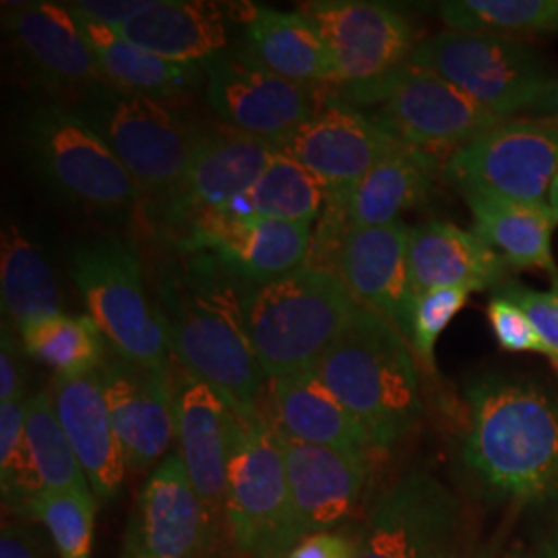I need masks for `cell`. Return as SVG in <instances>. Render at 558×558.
<instances>
[{"instance_id": "f1b7e54d", "label": "cell", "mask_w": 558, "mask_h": 558, "mask_svg": "<svg viewBox=\"0 0 558 558\" xmlns=\"http://www.w3.org/2000/svg\"><path fill=\"white\" fill-rule=\"evenodd\" d=\"M66 488H92L60 424L52 391L27 399L20 472L2 493L7 509L21 515L34 497Z\"/></svg>"}, {"instance_id": "44dd1931", "label": "cell", "mask_w": 558, "mask_h": 558, "mask_svg": "<svg viewBox=\"0 0 558 558\" xmlns=\"http://www.w3.org/2000/svg\"><path fill=\"white\" fill-rule=\"evenodd\" d=\"M410 228L401 221L350 228L339 251L338 278L359 300L391 320L410 341L416 292L408 259Z\"/></svg>"}, {"instance_id": "7a4b0ae2", "label": "cell", "mask_w": 558, "mask_h": 558, "mask_svg": "<svg viewBox=\"0 0 558 558\" xmlns=\"http://www.w3.org/2000/svg\"><path fill=\"white\" fill-rule=\"evenodd\" d=\"M410 341L380 313L360 304L315 373L359 420L375 449L403 439L422 414L418 368Z\"/></svg>"}, {"instance_id": "8fae6325", "label": "cell", "mask_w": 558, "mask_h": 558, "mask_svg": "<svg viewBox=\"0 0 558 558\" xmlns=\"http://www.w3.org/2000/svg\"><path fill=\"white\" fill-rule=\"evenodd\" d=\"M459 191L544 205L558 174V119L502 120L442 168Z\"/></svg>"}, {"instance_id": "4dcf8cb0", "label": "cell", "mask_w": 558, "mask_h": 558, "mask_svg": "<svg viewBox=\"0 0 558 558\" xmlns=\"http://www.w3.org/2000/svg\"><path fill=\"white\" fill-rule=\"evenodd\" d=\"M73 15L96 52L104 80L120 92L161 101L174 100L199 83L201 64L161 59L122 38L114 27L87 20L77 11Z\"/></svg>"}, {"instance_id": "681fc988", "label": "cell", "mask_w": 558, "mask_h": 558, "mask_svg": "<svg viewBox=\"0 0 558 558\" xmlns=\"http://www.w3.org/2000/svg\"><path fill=\"white\" fill-rule=\"evenodd\" d=\"M544 558H558V525L557 530H555V536H553V539H550L548 553H546V557Z\"/></svg>"}, {"instance_id": "ffe728a7", "label": "cell", "mask_w": 558, "mask_h": 558, "mask_svg": "<svg viewBox=\"0 0 558 558\" xmlns=\"http://www.w3.org/2000/svg\"><path fill=\"white\" fill-rule=\"evenodd\" d=\"M2 25L25 71L41 85L85 92L106 83L96 52L66 4H9L2 11Z\"/></svg>"}, {"instance_id": "7dc6e473", "label": "cell", "mask_w": 558, "mask_h": 558, "mask_svg": "<svg viewBox=\"0 0 558 558\" xmlns=\"http://www.w3.org/2000/svg\"><path fill=\"white\" fill-rule=\"evenodd\" d=\"M548 207L555 211V216L558 218V174L555 182H553V186H550V191H548Z\"/></svg>"}, {"instance_id": "8d00e7d4", "label": "cell", "mask_w": 558, "mask_h": 558, "mask_svg": "<svg viewBox=\"0 0 558 558\" xmlns=\"http://www.w3.org/2000/svg\"><path fill=\"white\" fill-rule=\"evenodd\" d=\"M98 500L92 488L44 493L29 500L21 519H34L50 534L60 558H89Z\"/></svg>"}, {"instance_id": "8992f818", "label": "cell", "mask_w": 558, "mask_h": 558, "mask_svg": "<svg viewBox=\"0 0 558 558\" xmlns=\"http://www.w3.org/2000/svg\"><path fill=\"white\" fill-rule=\"evenodd\" d=\"M73 110L110 145L140 191L177 195L199 143L166 104L98 83L81 94Z\"/></svg>"}, {"instance_id": "b9f144b4", "label": "cell", "mask_w": 558, "mask_h": 558, "mask_svg": "<svg viewBox=\"0 0 558 558\" xmlns=\"http://www.w3.org/2000/svg\"><path fill=\"white\" fill-rule=\"evenodd\" d=\"M0 558H60L50 534L34 519L7 521L0 534Z\"/></svg>"}, {"instance_id": "d6a6232c", "label": "cell", "mask_w": 558, "mask_h": 558, "mask_svg": "<svg viewBox=\"0 0 558 558\" xmlns=\"http://www.w3.org/2000/svg\"><path fill=\"white\" fill-rule=\"evenodd\" d=\"M0 294L4 315H9L20 331L62 315L59 281L48 260L13 223L2 230Z\"/></svg>"}, {"instance_id": "f6af8a7d", "label": "cell", "mask_w": 558, "mask_h": 558, "mask_svg": "<svg viewBox=\"0 0 558 558\" xmlns=\"http://www.w3.org/2000/svg\"><path fill=\"white\" fill-rule=\"evenodd\" d=\"M356 544L359 542L336 532H323L300 539L286 558H354Z\"/></svg>"}, {"instance_id": "74e56055", "label": "cell", "mask_w": 558, "mask_h": 558, "mask_svg": "<svg viewBox=\"0 0 558 558\" xmlns=\"http://www.w3.org/2000/svg\"><path fill=\"white\" fill-rule=\"evenodd\" d=\"M472 292L468 290H433L420 294L414 302L410 345L422 366L435 371V348L449 323L458 317Z\"/></svg>"}, {"instance_id": "e575fe53", "label": "cell", "mask_w": 558, "mask_h": 558, "mask_svg": "<svg viewBox=\"0 0 558 558\" xmlns=\"http://www.w3.org/2000/svg\"><path fill=\"white\" fill-rule=\"evenodd\" d=\"M21 339L27 354L50 366L57 377L87 375L106 362L104 333L92 317L57 315L25 327Z\"/></svg>"}, {"instance_id": "4316f807", "label": "cell", "mask_w": 558, "mask_h": 558, "mask_svg": "<svg viewBox=\"0 0 558 558\" xmlns=\"http://www.w3.org/2000/svg\"><path fill=\"white\" fill-rule=\"evenodd\" d=\"M117 32L143 50L180 64H205L228 46L226 7L216 2L154 0Z\"/></svg>"}, {"instance_id": "bcb514c9", "label": "cell", "mask_w": 558, "mask_h": 558, "mask_svg": "<svg viewBox=\"0 0 558 558\" xmlns=\"http://www.w3.org/2000/svg\"><path fill=\"white\" fill-rule=\"evenodd\" d=\"M527 117H555L558 119V77H553L538 104L532 108Z\"/></svg>"}, {"instance_id": "ab89813d", "label": "cell", "mask_w": 558, "mask_h": 558, "mask_svg": "<svg viewBox=\"0 0 558 558\" xmlns=\"http://www.w3.org/2000/svg\"><path fill=\"white\" fill-rule=\"evenodd\" d=\"M495 294L513 300L536 327L542 343L548 350V359L558 368V304L550 292L532 290L519 281H502Z\"/></svg>"}, {"instance_id": "e0dca14e", "label": "cell", "mask_w": 558, "mask_h": 558, "mask_svg": "<svg viewBox=\"0 0 558 558\" xmlns=\"http://www.w3.org/2000/svg\"><path fill=\"white\" fill-rule=\"evenodd\" d=\"M189 240L193 248L220 259L226 271L267 286L306 267L311 226L263 220L226 209L193 221Z\"/></svg>"}, {"instance_id": "d590c367", "label": "cell", "mask_w": 558, "mask_h": 558, "mask_svg": "<svg viewBox=\"0 0 558 558\" xmlns=\"http://www.w3.org/2000/svg\"><path fill=\"white\" fill-rule=\"evenodd\" d=\"M439 15L453 32L505 38L558 32V0H449Z\"/></svg>"}, {"instance_id": "7c38bea8", "label": "cell", "mask_w": 558, "mask_h": 558, "mask_svg": "<svg viewBox=\"0 0 558 558\" xmlns=\"http://www.w3.org/2000/svg\"><path fill=\"white\" fill-rule=\"evenodd\" d=\"M203 69L207 73V100L226 126L276 149L319 112L315 87L281 80L244 50L221 52Z\"/></svg>"}, {"instance_id": "1f68e13d", "label": "cell", "mask_w": 558, "mask_h": 558, "mask_svg": "<svg viewBox=\"0 0 558 558\" xmlns=\"http://www.w3.org/2000/svg\"><path fill=\"white\" fill-rule=\"evenodd\" d=\"M440 166L398 143L356 184L348 201V228H373L399 221V214L428 197Z\"/></svg>"}, {"instance_id": "3957f363", "label": "cell", "mask_w": 558, "mask_h": 558, "mask_svg": "<svg viewBox=\"0 0 558 558\" xmlns=\"http://www.w3.org/2000/svg\"><path fill=\"white\" fill-rule=\"evenodd\" d=\"M170 352L184 375L205 383L242 420L260 416L267 380L246 333L244 302L218 279H170L160 290Z\"/></svg>"}, {"instance_id": "cb8c5ba5", "label": "cell", "mask_w": 558, "mask_h": 558, "mask_svg": "<svg viewBox=\"0 0 558 558\" xmlns=\"http://www.w3.org/2000/svg\"><path fill=\"white\" fill-rule=\"evenodd\" d=\"M52 398L62 430L94 495L104 500L114 499L129 465L106 403L100 371L57 377Z\"/></svg>"}, {"instance_id": "d6986e66", "label": "cell", "mask_w": 558, "mask_h": 558, "mask_svg": "<svg viewBox=\"0 0 558 558\" xmlns=\"http://www.w3.org/2000/svg\"><path fill=\"white\" fill-rule=\"evenodd\" d=\"M174 398L177 453L216 527L228 536V459L236 414L211 387L184 373L174 380Z\"/></svg>"}, {"instance_id": "5b68a950", "label": "cell", "mask_w": 558, "mask_h": 558, "mask_svg": "<svg viewBox=\"0 0 558 558\" xmlns=\"http://www.w3.org/2000/svg\"><path fill=\"white\" fill-rule=\"evenodd\" d=\"M345 96L352 104L377 108L371 119L442 168L461 147L502 122L449 81L408 60L380 80L350 87Z\"/></svg>"}, {"instance_id": "9c48e42d", "label": "cell", "mask_w": 558, "mask_h": 558, "mask_svg": "<svg viewBox=\"0 0 558 558\" xmlns=\"http://www.w3.org/2000/svg\"><path fill=\"white\" fill-rule=\"evenodd\" d=\"M27 160L62 199L100 214H124L137 201V184L73 108L41 104L23 120Z\"/></svg>"}, {"instance_id": "277c9868", "label": "cell", "mask_w": 558, "mask_h": 558, "mask_svg": "<svg viewBox=\"0 0 558 558\" xmlns=\"http://www.w3.org/2000/svg\"><path fill=\"white\" fill-rule=\"evenodd\" d=\"M359 306L336 274L313 267L248 294L246 333L267 380L315 368Z\"/></svg>"}, {"instance_id": "4fadbf2b", "label": "cell", "mask_w": 558, "mask_h": 558, "mask_svg": "<svg viewBox=\"0 0 558 558\" xmlns=\"http://www.w3.org/2000/svg\"><path fill=\"white\" fill-rule=\"evenodd\" d=\"M228 546L179 453L161 459L141 488L120 558H205Z\"/></svg>"}, {"instance_id": "52a82bcc", "label": "cell", "mask_w": 558, "mask_h": 558, "mask_svg": "<svg viewBox=\"0 0 558 558\" xmlns=\"http://www.w3.org/2000/svg\"><path fill=\"white\" fill-rule=\"evenodd\" d=\"M226 518L230 544L242 558H286L300 542L278 430L263 416H236Z\"/></svg>"}, {"instance_id": "2e32d148", "label": "cell", "mask_w": 558, "mask_h": 558, "mask_svg": "<svg viewBox=\"0 0 558 558\" xmlns=\"http://www.w3.org/2000/svg\"><path fill=\"white\" fill-rule=\"evenodd\" d=\"M398 143L356 106L331 101L279 149L323 182L327 199L348 203L360 180Z\"/></svg>"}, {"instance_id": "ee69618b", "label": "cell", "mask_w": 558, "mask_h": 558, "mask_svg": "<svg viewBox=\"0 0 558 558\" xmlns=\"http://www.w3.org/2000/svg\"><path fill=\"white\" fill-rule=\"evenodd\" d=\"M25 399L23 396V366H21L20 350L13 338L2 327V343H0V403Z\"/></svg>"}, {"instance_id": "7bdbcfd3", "label": "cell", "mask_w": 558, "mask_h": 558, "mask_svg": "<svg viewBox=\"0 0 558 558\" xmlns=\"http://www.w3.org/2000/svg\"><path fill=\"white\" fill-rule=\"evenodd\" d=\"M151 2L154 0H83V2H71L66 7L77 11L87 20L120 29L129 21L145 13L151 7Z\"/></svg>"}, {"instance_id": "7402d4cb", "label": "cell", "mask_w": 558, "mask_h": 558, "mask_svg": "<svg viewBox=\"0 0 558 558\" xmlns=\"http://www.w3.org/2000/svg\"><path fill=\"white\" fill-rule=\"evenodd\" d=\"M299 538L331 532L359 509L366 456L306 445L279 435Z\"/></svg>"}, {"instance_id": "83f0119b", "label": "cell", "mask_w": 558, "mask_h": 558, "mask_svg": "<svg viewBox=\"0 0 558 558\" xmlns=\"http://www.w3.org/2000/svg\"><path fill=\"white\" fill-rule=\"evenodd\" d=\"M244 54L281 80L317 87L338 85L336 62L319 29L302 13H279L260 7H246Z\"/></svg>"}, {"instance_id": "c3c4849f", "label": "cell", "mask_w": 558, "mask_h": 558, "mask_svg": "<svg viewBox=\"0 0 558 558\" xmlns=\"http://www.w3.org/2000/svg\"><path fill=\"white\" fill-rule=\"evenodd\" d=\"M205 558H242L239 553L232 548V546H228V548H221L218 553H211L209 557Z\"/></svg>"}, {"instance_id": "603a6c76", "label": "cell", "mask_w": 558, "mask_h": 558, "mask_svg": "<svg viewBox=\"0 0 558 558\" xmlns=\"http://www.w3.org/2000/svg\"><path fill=\"white\" fill-rule=\"evenodd\" d=\"M276 147L230 126L201 131L189 174L172 197V216L199 220L226 211L257 184Z\"/></svg>"}, {"instance_id": "f546056e", "label": "cell", "mask_w": 558, "mask_h": 558, "mask_svg": "<svg viewBox=\"0 0 558 558\" xmlns=\"http://www.w3.org/2000/svg\"><path fill=\"white\" fill-rule=\"evenodd\" d=\"M474 218V232L499 253L507 265L518 269L557 271L553 257V232L558 226L555 211L544 205L505 199L488 193H465Z\"/></svg>"}, {"instance_id": "836d02e7", "label": "cell", "mask_w": 558, "mask_h": 558, "mask_svg": "<svg viewBox=\"0 0 558 558\" xmlns=\"http://www.w3.org/2000/svg\"><path fill=\"white\" fill-rule=\"evenodd\" d=\"M327 205V189L300 161L276 149L248 195L228 209L263 220L306 223L315 220Z\"/></svg>"}, {"instance_id": "484cf974", "label": "cell", "mask_w": 558, "mask_h": 558, "mask_svg": "<svg viewBox=\"0 0 558 558\" xmlns=\"http://www.w3.org/2000/svg\"><path fill=\"white\" fill-rule=\"evenodd\" d=\"M269 383L271 418H263L286 439L331 447L366 458L371 451H377L364 426L331 393L315 368L269 379Z\"/></svg>"}, {"instance_id": "6da1fadb", "label": "cell", "mask_w": 558, "mask_h": 558, "mask_svg": "<svg viewBox=\"0 0 558 558\" xmlns=\"http://www.w3.org/2000/svg\"><path fill=\"white\" fill-rule=\"evenodd\" d=\"M468 399L463 458L470 470L502 497L558 499V401L502 377L474 383Z\"/></svg>"}, {"instance_id": "9a60e30c", "label": "cell", "mask_w": 558, "mask_h": 558, "mask_svg": "<svg viewBox=\"0 0 558 558\" xmlns=\"http://www.w3.org/2000/svg\"><path fill=\"white\" fill-rule=\"evenodd\" d=\"M458 519V499L442 482L410 474L380 499L354 558H449Z\"/></svg>"}, {"instance_id": "f35d334b", "label": "cell", "mask_w": 558, "mask_h": 558, "mask_svg": "<svg viewBox=\"0 0 558 558\" xmlns=\"http://www.w3.org/2000/svg\"><path fill=\"white\" fill-rule=\"evenodd\" d=\"M488 320L500 348L509 352H536L548 356L536 327L513 300L495 294L488 302Z\"/></svg>"}, {"instance_id": "ac0fdd59", "label": "cell", "mask_w": 558, "mask_h": 558, "mask_svg": "<svg viewBox=\"0 0 558 558\" xmlns=\"http://www.w3.org/2000/svg\"><path fill=\"white\" fill-rule=\"evenodd\" d=\"M104 396L126 465L135 472L158 463L177 440V398L170 368L110 359L101 364Z\"/></svg>"}, {"instance_id": "30bf717a", "label": "cell", "mask_w": 558, "mask_h": 558, "mask_svg": "<svg viewBox=\"0 0 558 558\" xmlns=\"http://www.w3.org/2000/svg\"><path fill=\"white\" fill-rule=\"evenodd\" d=\"M408 62L449 81L500 120L527 117L553 81L536 50L490 34L445 29L420 41Z\"/></svg>"}, {"instance_id": "5bb4252c", "label": "cell", "mask_w": 558, "mask_h": 558, "mask_svg": "<svg viewBox=\"0 0 558 558\" xmlns=\"http://www.w3.org/2000/svg\"><path fill=\"white\" fill-rule=\"evenodd\" d=\"M302 15L313 21L327 44L338 85H362L380 80L410 59L414 32L398 9L379 2L320 0L302 4Z\"/></svg>"}, {"instance_id": "f907efd6", "label": "cell", "mask_w": 558, "mask_h": 558, "mask_svg": "<svg viewBox=\"0 0 558 558\" xmlns=\"http://www.w3.org/2000/svg\"><path fill=\"white\" fill-rule=\"evenodd\" d=\"M550 294L555 296L558 304V269L555 274H550Z\"/></svg>"}, {"instance_id": "60d3db41", "label": "cell", "mask_w": 558, "mask_h": 558, "mask_svg": "<svg viewBox=\"0 0 558 558\" xmlns=\"http://www.w3.org/2000/svg\"><path fill=\"white\" fill-rule=\"evenodd\" d=\"M27 399L0 403V486L2 493L20 472L25 445Z\"/></svg>"}, {"instance_id": "d4e9b609", "label": "cell", "mask_w": 558, "mask_h": 558, "mask_svg": "<svg viewBox=\"0 0 558 558\" xmlns=\"http://www.w3.org/2000/svg\"><path fill=\"white\" fill-rule=\"evenodd\" d=\"M408 259L416 296L456 288L480 292L507 281V260L476 232L447 221L410 228Z\"/></svg>"}, {"instance_id": "ba28073f", "label": "cell", "mask_w": 558, "mask_h": 558, "mask_svg": "<svg viewBox=\"0 0 558 558\" xmlns=\"http://www.w3.org/2000/svg\"><path fill=\"white\" fill-rule=\"evenodd\" d=\"M69 271L89 317L120 359L170 368V341L160 306L147 296L137 253L119 239L83 240L73 246Z\"/></svg>"}]
</instances>
